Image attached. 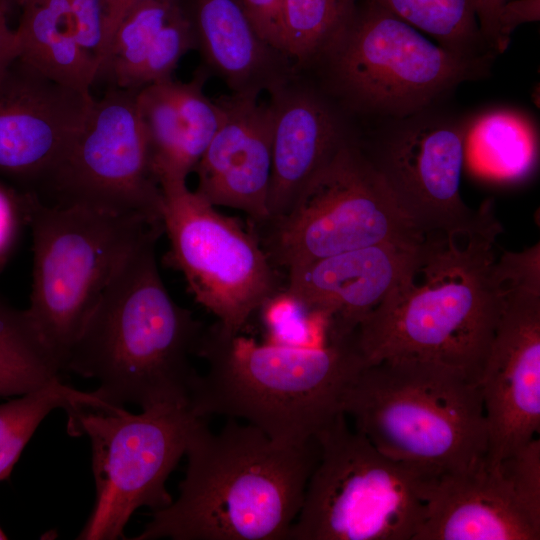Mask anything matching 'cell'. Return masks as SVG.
Returning a JSON list of instances; mask_svg holds the SVG:
<instances>
[{
	"instance_id": "obj_1",
	"label": "cell",
	"mask_w": 540,
	"mask_h": 540,
	"mask_svg": "<svg viewBox=\"0 0 540 540\" xmlns=\"http://www.w3.org/2000/svg\"><path fill=\"white\" fill-rule=\"evenodd\" d=\"M179 496L133 540H287L319 457L316 438L288 445L228 418L192 428Z\"/></svg>"
},
{
	"instance_id": "obj_2",
	"label": "cell",
	"mask_w": 540,
	"mask_h": 540,
	"mask_svg": "<svg viewBox=\"0 0 540 540\" xmlns=\"http://www.w3.org/2000/svg\"><path fill=\"white\" fill-rule=\"evenodd\" d=\"M163 233L152 226L125 255L67 356L65 370L95 380L94 394L113 406L189 404L198 376L190 356L205 326L165 287L156 259Z\"/></svg>"
},
{
	"instance_id": "obj_3",
	"label": "cell",
	"mask_w": 540,
	"mask_h": 540,
	"mask_svg": "<svg viewBox=\"0 0 540 540\" xmlns=\"http://www.w3.org/2000/svg\"><path fill=\"white\" fill-rule=\"evenodd\" d=\"M499 223L469 235H429L414 273L358 326L364 364L415 358L461 371L479 384L503 306L494 279Z\"/></svg>"
},
{
	"instance_id": "obj_4",
	"label": "cell",
	"mask_w": 540,
	"mask_h": 540,
	"mask_svg": "<svg viewBox=\"0 0 540 540\" xmlns=\"http://www.w3.org/2000/svg\"><path fill=\"white\" fill-rule=\"evenodd\" d=\"M195 355L208 365L189 399L196 416L243 419L288 445L314 439L342 413L344 392L364 365L352 338L258 343L216 321L204 327Z\"/></svg>"
},
{
	"instance_id": "obj_5",
	"label": "cell",
	"mask_w": 540,
	"mask_h": 540,
	"mask_svg": "<svg viewBox=\"0 0 540 540\" xmlns=\"http://www.w3.org/2000/svg\"><path fill=\"white\" fill-rule=\"evenodd\" d=\"M340 409L357 432L396 460L445 473L487 457L479 384L440 363L387 358L364 364Z\"/></svg>"
},
{
	"instance_id": "obj_6",
	"label": "cell",
	"mask_w": 540,
	"mask_h": 540,
	"mask_svg": "<svg viewBox=\"0 0 540 540\" xmlns=\"http://www.w3.org/2000/svg\"><path fill=\"white\" fill-rule=\"evenodd\" d=\"M315 438L319 457L287 540H414L441 473L386 456L343 413Z\"/></svg>"
},
{
	"instance_id": "obj_7",
	"label": "cell",
	"mask_w": 540,
	"mask_h": 540,
	"mask_svg": "<svg viewBox=\"0 0 540 540\" xmlns=\"http://www.w3.org/2000/svg\"><path fill=\"white\" fill-rule=\"evenodd\" d=\"M33 238L31 323L61 363L119 264L163 221L84 204L53 205L24 190Z\"/></svg>"
},
{
	"instance_id": "obj_8",
	"label": "cell",
	"mask_w": 540,
	"mask_h": 540,
	"mask_svg": "<svg viewBox=\"0 0 540 540\" xmlns=\"http://www.w3.org/2000/svg\"><path fill=\"white\" fill-rule=\"evenodd\" d=\"M490 60L452 52L363 0L318 63L352 109L400 119L427 110L461 82L486 75Z\"/></svg>"
},
{
	"instance_id": "obj_9",
	"label": "cell",
	"mask_w": 540,
	"mask_h": 540,
	"mask_svg": "<svg viewBox=\"0 0 540 540\" xmlns=\"http://www.w3.org/2000/svg\"><path fill=\"white\" fill-rule=\"evenodd\" d=\"M66 412L68 433L90 440L96 485L94 507L77 539L124 538L138 508L154 512L172 503L166 481L201 418L189 404L165 402L139 414L119 406L79 404Z\"/></svg>"
},
{
	"instance_id": "obj_10",
	"label": "cell",
	"mask_w": 540,
	"mask_h": 540,
	"mask_svg": "<svg viewBox=\"0 0 540 540\" xmlns=\"http://www.w3.org/2000/svg\"><path fill=\"white\" fill-rule=\"evenodd\" d=\"M247 226L282 273L357 248L426 239L398 208L354 137L308 181L283 215Z\"/></svg>"
},
{
	"instance_id": "obj_11",
	"label": "cell",
	"mask_w": 540,
	"mask_h": 540,
	"mask_svg": "<svg viewBox=\"0 0 540 540\" xmlns=\"http://www.w3.org/2000/svg\"><path fill=\"white\" fill-rule=\"evenodd\" d=\"M162 221L168 263L179 270L195 301L226 331L242 332L250 318L279 296L284 275L256 234L188 189L163 181Z\"/></svg>"
},
{
	"instance_id": "obj_12",
	"label": "cell",
	"mask_w": 540,
	"mask_h": 540,
	"mask_svg": "<svg viewBox=\"0 0 540 540\" xmlns=\"http://www.w3.org/2000/svg\"><path fill=\"white\" fill-rule=\"evenodd\" d=\"M469 124L424 110L360 143L398 208L425 236L469 235L497 223L489 205L473 210L461 196Z\"/></svg>"
},
{
	"instance_id": "obj_13",
	"label": "cell",
	"mask_w": 540,
	"mask_h": 540,
	"mask_svg": "<svg viewBox=\"0 0 540 540\" xmlns=\"http://www.w3.org/2000/svg\"><path fill=\"white\" fill-rule=\"evenodd\" d=\"M138 90L110 87L42 187L53 205L84 204L162 221V192L137 108Z\"/></svg>"
},
{
	"instance_id": "obj_14",
	"label": "cell",
	"mask_w": 540,
	"mask_h": 540,
	"mask_svg": "<svg viewBox=\"0 0 540 540\" xmlns=\"http://www.w3.org/2000/svg\"><path fill=\"white\" fill-rule=\"evenodd\" d=\"M93 100L91 92L62 85L17 56L0 73V175L42 188Z\"/></svg>"
},
{
	"instance_id": "obj_15",
	"label": "cell",
	"mask_w": 540,
	"mask_h": 540,
	"mask_svg": "<svg viewBox=\"0 0 540 540\" xmlns=\"http://www.w3.org/2000/svg\"><path fill=\"white\" fill-rule=\"evenodd\" d=\"M479 387L495 465L540 431V291L504 290Z\"/></svg>"
},
{
	"instance_id": "obj_16",
	"label": "cell",
	"mask_w": 540,
	"mask_h": 540,
	"mask_svg": "<svg viewBox=\"0 0 540 540\" xmlns=\"http://www.w3.org/2000/svg\"><path fill=\"white\" fill-rule=\"evenodd\" d=\"M425 241L379 243L291 267L283 273L282 294L321 321L326 340H348L414 273Z\"/></svg>"
},
{
	"instance_id": "obj_17",
	"label": "cell",
	"mask_w": 540,
	"mask_h": 540,
	"mask_svg": "<svg viewBox=\"0 0 540 540\" xmlns=\"http://www.w3.org/2000/svg\"><path fill=\"white\" fill-rule=\"evenodd\" d=\"M257 97L232 93L216 99L223 118L194 168V191L214 207L244 212L249 226L268 219L272 175V111Z\"/></svg>"
},
{
	"instance_id": "obj_18",
	"label": "cell",
	"mask_w": 540,
	"mask_h": 540,
	"mask_svg": "<svg viewBox=\"0 0 540 540\" xmlns=\"http://www.w3.org/2000/svg\"><path fill=\"white\" fill-rule=\"evenodd\" d=\"M269 95L272 175L265 222L283 215L308 181L353 137L328 100L296 75Z\"/></svg>"
},
{
	"instance_id": "obj_19",
	"label": "cell",
	"mask_w": 540,
	"mask_h": 540,
	"mask_svg": "<svg viewBox=\"0 0 540 540\" xmlns=\"http://www.w3.org/2000/svg\"><path fill=\"white\" fill-rule=\"evenodd\" d=\"M540 527L515 499L497 465L484 459L441 473L414 540H539Z\"/></svg>"
},
{
	"instance_id": "obj_20",
	"label": "cell",
	"mask_w": 540,
	"mask_h": 540,
	"mask_svg": "<svg viewBox=\"0 0 540 540\" xmlns=\"http://www.w3.org/2000/svg\"><path fill=\"white\" fill-rule=\"evenodd\" d=\"M206 76L200 68L189 82L171 78L137 91V108L159 184L186 181L220 126L223 110L204 94Z\"/></svg>"
},
{
	"instance_id": "obj_21",
	"label": "cell",
	"mask_w": 540,
	"mask_h": 540,
	"mask_svg": "<svg viewBox=\"0 0 540 540\" xmlns=\"http://www.w3.org/2000/svg\"><path fill=\"white\" fill-rule=\"evenodd\" d=\"M203 69L233 94L270 93L296 75L291 60L264 41L238 0H182Z\"/></svg>"
},
{
	"instance_id": "obj_22",
	"label": "cell",
	"mask_w": 540,
	"mask_h": 540,
	"mask_svg": "<svg viewBox=\"0 0 540 540\" xmlns=\"http://www.w3.org/2000/svg\"><path fill=\"white\" fill-rule=\"evenodd\" d=\"M17 6L18 57L62 85L90 92L97 69L79 41L71 0H19Z\"/></svg>"
},
{
	"instance_id": "obj_23",
	"label": "cell",
	"mask_w": 540,
	"mask_h": 540,
	"mask_svg": "<svg viewBox=\"0 0 540 540\" xmlns=\"http://www.w3.org/2000/svg\"><path fill=\"white\" fill-rule=\"evenodd\" d=\"M467 154L482 173L502 180H519L535 167L536 129L518 112L507 109L486 112L470 120Z\"/></svg>"
},
{
	"instance_id": "obj_24",
	"label": "cell",
	"mask_w": 540,
	"mask_h": 540,
	"mask_svg": "<svg viewBox=\"0 0 540 540\" xmlns=\"http://www.w3.org/2000/svg\"><path fill=\"white\" fill-rule=\"evenodd\" d=\"M63 371L25 310L0 300V396L25 394L62 378Z\"/></svg>"
},
{
	"instance_id": "obj_25",
	"label": "cell",
	"mask_w": 540,
	"mask_h": 540,
	"mask_svg": "<svg viewBox=\"0 0 540 540\" xmlns=\"http://www.w3.org/2000/svg\"><path fill=\"white\" fill-rule=\"evenodd\" d=\"M181 0H148L133 7L121 20L110 41L97 79L112 86L140 90L141 76L156 37Z\"/></svg>"
},
{
	"instance_id": "obj_26",
	"label": "cell",
	"mask_w": 540,
	"mask_h": 540,
	"mask_svg": "<svg viewBox=\"0 0 540 540\" xmlns=\"http://www.w3.org/2000/svg\"><path fill=\"white\" fill-rule=\"evenodd\" d=\"M386 9L439 45L471 58H491L477 21L475 0H367Z\"/></svg>"
},
{
	"instance_id": "obj_27",
	"label": "cell",
	"mask_w": 540,
	"mask_h": 540,
	"mask_svg": "<svg viewBox=\"0 0 540 540\" xmlns=\"http://www.w3.org/2000/svg\"><path fill=\"white\" fill-rule=\"evenodd\" d=\"M79 404L103 406L94 392L77 390L62 378L0 404V481L9 478L14 465L41 421L54 409L65 411Z\"/></svg>"
},
{
	"instance_id": "obj_28",
	"label": "cell",
	"mask_w": 540,
	"mask_h": 540,
	"mask_svg": "<svg viewBox=\"0 0 540 540\" xmlns=\"http://www.w3.org/2000/svg\"><path fill=\"white\" fill-rule=\"evenodd\" d=\"M359 0H282L285 53L295 69L317 64L353 18Z\"/></svg>"
},
{
	"instance_id": "obj_29",
	"label": "cell",
	"mask_w": 540,
	"mask_h": 540,
	"mask_svg": "<svg viewBox=\"0 0 540 540\" xmlns=\"http://www.w3.org/2000/svg\"><path fill=\"white\" fill-rule=\"evenodd\" d=\"M518 504L540 527V440L522 445L496 463Z\"/></svg>"
},
{
	"instance_id": "obj_30",
	"label": "cell",
	"mask_w": 540,
	"mask_h": 540,
	"mask_svg": "<svg viewBox=\"0 0 540 540\" xmlns=\"http://www.w3.org/2000/svg\"><path fill=\"white\" fill-rule=\"evenodd\" d=\"M492 272L502 289L540 290L539 242L521 252L503 251Z\"/></svg>"
},
{
	"instance_id": "obj_31",
	"label": "cell",
	"mask_w": 540,
	"mask_h": 540,
	"mask_svg": "<svg viewBox=\"0 0 540 540\" xmlns=\"http://www.w3.org/2000/svg\"><path fill=\"white\" fill-rule=\"evenodd\" d=\"M71 3L77 19L79 41L94 61L98 76L104 52V0H71Z\"/></svg>"
},
{
	"instance_id": "obj_32",
	"label": "cell",
	"mask_w": 540,
	"mask_h": 540,
	"mask_svg": "<svg viewBox=\"0 0 540 540\" xmlns=\"http://www.w3.org/2000/svg\"><path fill=\"white\" fill-rule=\"evenodd\" d=\"M24 223V191L18 192L0 183V269L10 257Z\"/></svg>"
},
{
	"instance_id": "obj_33",
	"label": "cell",
	"mask_w": 540,
	"mask_h": 540,
	"mask_svg": "<svg viewBox=\"0 0 540 540\" xmlns=\"http://www.w3.org/2000/svg\"><path fill=\"white\" fill-rule=\"evenodd\" d=\"M238 1L258 35L286 55L282 0Z\"/></svg>"
},
{
	"instance_id": "obj_34",
	"label": "cell",
	"mask_w": 540,
	"mask_h": 540,
	"mask_svg": "<svg viewBox=\"0 0 540 540\" xmlns=\"http://www.w3.org/2000/svg\"><path fill=\"white\" fill-rule=\"evenodd\" d=\"M540 0H513L503 5L498 16L497 52H503L510 41L512 31L525 22L538 21Z\"/></svg>"
},
{
	"instance_id": "obj_35",
	"label": "cell",
	"mask_w": 540,
	"mask_h": 540,
	"mask_svg": "<svg viewBox=\"0 0 540 540\" xmlns=\"http://www.w3.org/2000/svg\"><path fill=\"white\" fill-rule=\"evenodd\" d=\"M507 0H475L477 21L481 34L490 48L497 52L498 16Z\"/></svg>"
},
{
	"instance_id": "obj_36",
	"label": "cell",
	"mask_w": 540,
	"mask_h": 540,
	"mask_svg": "<svg viewBox=\"0 0 540 540\" xmlns=\"http://www.w3.org/2000/svg\"><path fill=\"white\" fill-rule=\"evenodd\" d=\"M145 1H148V0H104L105 25H104L103 60L107 53L113 34L117 26L121 22V20L133 7ZM103 60H102V63H103Z\"/></svg>"
},
{
	"instance_id": "obj_37",
	"label": "cell",
	"mask_w": 540,
	"mask_h": 540,
	"mask_svg": "<svg viewBox=\"0 0 540 540\" xmlns=\"http://www.w3.org/2000/svg\"><path fill=\"white\" fill-rule=\"evenodd\" d=\"M18 56L16 37L13 41L0 44V73Z\"/></svg>"
},
{
	"instance_id": "obj_38",
	"label": "cell",
	"mask_w": 540,
	"mask_h": 540,
	"mask_svg": "<svg viewBox=\"0 0 540 540\" xmlns=\"http://www.w3.org/2000/svg\"><path fill=\"white\" fill-rule=\"evenodd\" d=\"M7 13L0 5V44L13 41L15 39V32L7 23Z\"/></svg>"
},
{
	"instance_id": "obj_39",
	"label": "cell",
	"mask_w": 540,
	"mask_h": 540,
	"mask_svg": "<svg viewBox=\"0 0 540 540\" xmlns=\"http://www.w3.org/2000/svg\"><path fill=\"white\" fill-rule=\"evenodd\" d=\"M18 2L19 0H0V5L3 7L6 13H8L13 7L18 5Z\"/></svg>"
},
{
	"instance_id": "obj_40",
	"label": "cell",
	"mask_w": 540,
	"mask_h": 540,
	"mask_svg": "<svg viewBox=\"0 0 540 540\" xmlns=\"http://www.w3.org/2000/svg\"><path fill=\"white\" fill-rule=\"evenodd\" d=\"M2 539H7V536L6 534L2 531V529L0 528V540Z\"/></svg>"
}]
</instances>
